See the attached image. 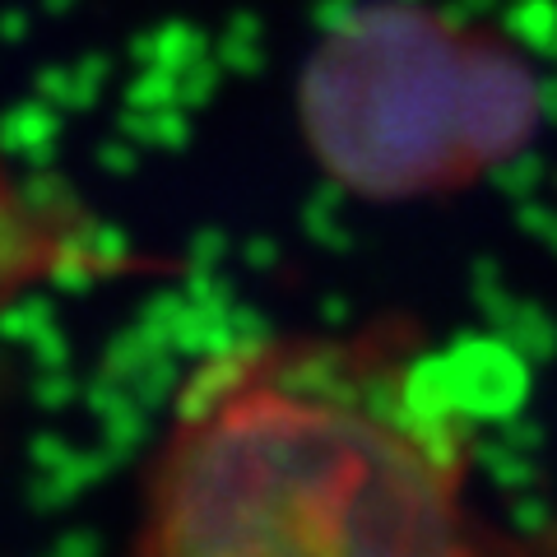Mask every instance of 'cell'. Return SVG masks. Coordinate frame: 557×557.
I'll list each match as a JSON object with an SVG mask.
<instances>
[{
    "instance_id": "1",
    "label": "cell",
    "mask_w": 557,
    "mask_h": 557,
    "mask_svg": "<svg viewBox=\"0 0 557 557\" xmlns=\"http://www.w3.org/2000/svg\"><path fill=\"white\" fill-rule=\"evenodd\" d=\"M131 557H502L465 437L399 339L284 335L190 376L145 474Z\"/></svg>"
},
{
    "instance_id": "2",
    "label": "cell",
    "mask_w": 557,
    "mask_h": 557,
    "mask_svg": "<svg viewBox=\"0 0 557 557\" xmlns=\"http://www.w3.org/2000/svg\"><path fill=\"white\" fill-rule=\"evenodd\" d=\"M544 116L511 38L418 0H372L317 42L298 126L330 182L362 200H423L511 163Z\"/></svg>"
}]
</instances>
